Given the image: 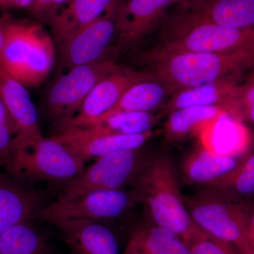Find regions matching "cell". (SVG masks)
Instances as JSON below:
<instances>
[{"label":"cell","mask_w":254,"mask_h":254,"mask_svg":"<svg viewBox=\"0 0 254 254\" xmlns=\"http://www.w3.org/2000/svg\"><path fill=\"white\" fill-rule=\"evenodd\" d=\"M199 136L201 146L225 156H244L252 142L250 132L242 120L227 113L200 132Z\"/></svg>","instance_id":"obj_17"},{"label":"cell","mask_w":254,"mask_h":254,"mask_svg":"<svg viewBox=\"0 0 254 254\" xmlns=\"http://www.w3.org/2000/svg\"><path fill=\"white\" fill-rule=\"evenodd\" d=\"M206 190L235 201L254 195V154L247 155L231 173L206 186Z\"/></svg>","instance_id":"obj_27"},{"label":"cell","mask_w":254,"mask_h":254,"mask_svg":"<svg viewBox=\"0 0 254 254\" xmlns=\"http://www.w3.org/2000/svg\"><path fill=\"white\" fill-rule=\"evenodd\" d=\"M85 163L53 137L43 138L31 148L15 152L8 174L26 184L44 182L62 188L83 171Z\"/></svg>","instance_id":"obj_6"},{"label":"cell","mask_w":254,"mask_h":254,"mask_svg":"<svg viewBox=\"0 0 254 254\" xmlns=\"http://www.w3.org/2000/svg\"><path fill=\"white\" fill-rule=\"evenodd\" d=\"M117 34L115 11L86 25L58 44L60 68L69 70L105 59Z\"/></svg>","instance_id":"obj_10"},{"label":"cell","mask_w":254,"mask_h":254,"mask_svg":"<svg viewBox=\"0 0 254 254\" xmlns=\"http://www.w3.org/2000/svg\"><path fill=\"white\" fill-rule=\"evenodd\" d=\"M8 21L0 20V53L4 46L6 39V29H7Z\"/></svg>","instance_id":"obj_34"},{"label":"cell","mask_w":254,"mask_h":254,"mask_svg":"<svg viewBox=\"0 0 254 254\" xmlns=\"http://www.w3.org/2000/svg\"><path fill=\"white\" fill-rule=\"evenodd\" d=\"M173 4L175 0H120L115 10L119 48L136 46L160 22Z\"/></svg>","instance_id":"obj_14"},{"label":"cell","mask_w":254,"mask_h":254,"mask_svg":"<svg viewBox=\"0 0 254 254\" xmlns=\"http://www.w3.org/2000/svg\"><path fill=\"white\" fill-rule=\"evenodd\" d=\"M204 0H175V4L181 5L182 9H190Z\"/></svg>","instance_id":"obj_35"},{"label":"cell","mask_w":254,"mask_h":254,"mask_svg":"<svg viewBox=\"0 0 254 254\" xmlns=\"http://www.w3.org/2000/svg\"><path fill=\"white\" fill-rule=\"evenodd\" d=\"M151 156L141 147L97 159L62 187L57 200L73 199L92 190H126L132 187Z\"/></svg>","instance_id":"obj_7"},{"label":"cell","mask_w":254,"mask_h":254,"mask_svg":"<svg viewBox=\"0 0 254 254\" xmlns=\"http://www.w3.org/2000/svg\"><path fill=\"white\" fill-rule=\"evenodd\" d=\"M247 156H225L201 146L187 155L184 160V177L189 183L206 187L231 173Z\"/></svg>","instance_id":"obj_19"},{"label":"cell","mask_w":254,"mask_h":254,"mask_svg":"<svg viewBox=\"0 0 254 254\" xmlns=\"http://www.w3.org/2000/svg\"><path fill=\"white\" fill-rule=\"evenodd\" d=\"M46 205L43 195L27 184L0 173V236L18 222L37 218Z\"/></svg>","instance_id":"obj_15"},{"label":"cell","mask_w":254,"mask_h":254,"mask_svg":"<svg viewBox=\"0 0 254 254\" xmlns=\"http://www.w3.org/2000/svg\"><path fill=\"white\" fill-rule=\"evenodd\" d=\"M141 58L149 64L147 72L163 83L173 95L185 88L236 78L242 71L254 67V48L224 53L147 52Z\"/></svg>","instance_id":"obj_2"},{"label":"cell","mask_w":254,"mask_h":254,"mask_svg":"<svg viewBox=\"0 0 254 254\" xmlns=\"http://www.w3.org/2000/svg\"><path fill=\"white\" fill-rule=\"evenodd\" d=\"M71 0H35L29 10L37 18L49 23Z\"/></svg>","instance_id":"obj_31"},{"label":"cell","mask_w":254,"mask_h":254,"mask_svg":"<svg viewBox=\"0 0 254 254\" xmlns=\"http://www.w3.org/2000/svg\"><path fill=\"white\" fill-rule=\"evenodd\" d=\"M9 0H0V5L6 7H9Z\"/></svg>","instance_id":"obj_37"},{"label":"cell","mask_w":254,"mask_h":254,"mask_svg":"<svg viewBox=\"0 0 254 254\" xmlns=\"http://www.w3.org/2000/svg\"><path fill=\"white\" fill-rule=\"evenodd\" d=\"M131 187L153 225L173 232L187 245L205 233L187 210L176 168L168 155L151 156Z\"/></svg>","instance_id":"obj_1"},{"label":"cell","mask_w":254,"mask_h":254,"mask_svg":"<svg viewBox=\"0 0 254 254\" xmlns=\"http://www.w3.org/2000/svg\"><path fill=\"white\" fill-rule=\"evenodd\" d=\"M200 17L223 27L254 26V0H204L190 8Z\"/></svg>","instance_id":"obj_21"},{"label":"cell","mask_w":254,"mask_h":254,"mask_svg":"<svg viewBox=\"0 0 254 254\" xmlns=\"http://www.w3.org/2000/svg\"><path fill=\"white\" fill-rule=\"evenodd\" d=\"M129 242L145 254H191L181 237L155 225L137 229Z\"/></svg>","instance_id":"obj_26"},{"label":"cell","mask_w":254,"mask_h":254,"mask_svg":"<svg viewBox=\"0 0 254 254\" xmlns=\"http://www.w3.org/2000/svg\"><path fill=\"white\" fill-rule=\"evenodd\" d=\"M50 223L59 230L74 254H120L116 237L101 222L58 220Z\"/></svg>","instance_id":"obj_16"},{"label":"cell","mask_w":254,"mask_h":254,"mask_svg":"<svg viewBox=\"0 0 254 254\" xmlns=\"http://www.w3.org/2000/svg\"><path fill=\"white\" fill-rule=\"evenodd\" d=\"M138 203L133 190H97L68 200H56L47 204L37 218L51 222L58 220L102 222L123 216Z\"/></svg>","instance_id":"obj_8"},{"label":"cell","mask_w":254,"mask_h":254,"mask_svg":"<svg viewBox=\"0 0 254 254\" xmlns=\"http://www.w3.org/2000/svg\"><path fill=\"white\" fill-rule=\"evenodd\" d=\"M235 78H224L177 91L167 105V110L170 113L188 107L219 106L226 111L239 85Z\"/></svg>","instance_id":"obj_20"},{"label":"cell","mask_w":254,"mask_h":254,"mask_svg":"<svg viewBox=\"0 0 254 254\" xmlns=\"http://www.w3.org/2000/svg\"><path fill=\"white\" fill-rule=\"evenodd\" d=\"M16 125L0 98V165L9 173L14 154Z\"/></svg>","instance_id":"obj_28"},{"label":"cell","mask_w":254,"mask_h":254,"mask_svg":"<svg viewBox=\"0 0 254 254\" xmlns=\"http://www.w3.org/2000/svg\"><path fill=\"white\" fill-rule=\"evenodd\" d=\"M184 199L190 217L203 231L242 254H254L247 237L250 203L227 199L206 189Z\"/></svg>","instance_id":"obj_5"},{"label":"cell","mask_w":254,"mask_h":254,"mask_svg":"<svg viewBox=\"0 0 254 254\" xmlns=\"http://www.w3.org/2000/svg\"><path fill=\"white\" fill-rule=\"evenodd\" d=\"M150 77L151 75L147 71L118 66L95 85L78 113L61 123V128L88 126L113 109L128 88Z\"/></svg>","instance_id":"obj_11"},{"label":"cell","mask_w":254,"mask_h":254,"mask_svg":"<svg viewBox=\"0 0 254 254\" xmlns=\"http://www.w3.org/2000/svg\"><path fill=\"white\" fill-rule=\"evenodd\" d=\"M170 22L168 39L158 49L148 53H224L254 48V26L223 27L209 22L192 10L182 8Z\"/></svg>","instance_id":"obj_4"},{"label":"cell","mask_w":254,"mask_h":254,"mask_svg":"<svg viewBox=\"0 0 254 254\" xmlns=\"http://www.w3.org/2000/svg\"><path fill=\"white\" fill-rule=\"evenodd\" d=\"M118 66L113 60L104 59L76 66L60 75L47 96L50 118L63 123L74 117L95 85Z\"/></svg>","instance_id":"obj_9"},{"label":"cell","mask_w":254,"mask_h":254,"mask_svg":"<svg viewBox=\"0 0 254 254\" xmlns=\"http://www.w3.org/2000/svg\"><path fill=\"white\" fill-rule=\"evenodd\" d=\"M191 254H242L231 245L205 232L188 244Z\"/></svg>","instance_id":"obj_30"},{"label":"cell","mask_w":254,"mask_h":254,"mask_svg":"<svg viewBox=\"0 0 254 254\" xmlns=\"http://www.w3.org/2000/svg\"><path fill=\"white\" fill-rule=\"evenodd\" d=\"M156 118L151 113L118 111L107 113L86 128L104 134H139L152 131Z\"/></svg>","instance_id":"obj_23"},{"label":"cell","mask_w":254,"mask_h":254,"mask_svg":"<svg viewBox=\"0 0 254 254\" xmlns=\"http://www.w3.org/2000/svg\"><path fill=\"white\" fill-rule=\"evenodd\" d=\"M153 134V131L139 134H104L86 128L66 127L53 137L87 162L117 152L141 148Z\"/></svg>","instance_id":"obj_12"},{"label":"cell","mask_w":254,"mask_h":254,"mask_svg":"<svg viewBox=\"0 0 254 254\" xmlns=\"http://www.w3.org/2000/svg\"><path fill=\"white\" fill-rule=\"evenodd\" d=\"M120 0H71L49 24L55 42L60 44L75 32L113 12Z\"/></svg>","instance_id":"obj_18"},{"label":"cell","mask_w":254,"mask_h":254,"mask_svg":"<svg viewBox=\"0 0 254 254\" xmlns=\"http://www.w3.org/2000/svg\"><path fill=\"white\" fill-rule=\"evenodd\" d=\"M35 0H9V7L29 9Z\"/></svg>","instance_id":"obj_33"},{"label":"cell","mask_w":254,"mask_h":254,"mask_svg":"<svg viewBox=\"0 0 254 254\" xmlns=\"http://www.w3.org/2000/svg\"><path fill=\"white\" fill-rule=\"evenodd\" d=\"M247 237L251 244V242L254 240V206L252 204L250 205L247 218Z\"/></svg>","instance_id":"obj_32"},{"label":"cell","mask_w":254,"mask_h":254,"mask_svg":"<svg viewBox=\"0 0 254 254\" xmlns=\"http://www.w3.org/2000/svg\"><path fill=\"white\" fill-rule=\"evenodd\" d=\"M251 245H252V247H253L254 250V240L253 241H252V242H251Z\"/></svg>","instance_id":"obj_38"},{"label":"cell","mask_w":254,"mask_h":254,"mask_svg":"<svg viewBox=\"0 0 254 254\" xmlns=\"http://www.w3.org/2000/svg\"><path fill=\"white\" fill-rule=\"evenodd\" d=\"M227 113L219 106H194L170 113L165 129L169 140L181 139L190 133H198Z\"/></svg>","instance_id":"obj_22"},{"label":"cell","mask_w":254,"mask_h":254,"mask_svg":"<svg viewBox=\"0 0 254 254\" xmlns=\"http://www.w3.org/2000/svg\"><path fill=\"white\" fill-rule=\"evenodd\" d=\"M226 112L242 121L254 123V75L238 85Z\"/></svg>","instance_id":"obj_29"},{"label":"cell","mask_w":254,"mask_h":254,"mask_svg":"<svg viewBox=\"0 0 254 254\" xmlns=\"http://www.w3.org/2000/svg\"><path fill=\"white\" fill-rule=\"evenodd\" d=\"M15 224L0 236V254H46V237L32 222Z\"/></svg>","instance_id":"obj_25"},{"label":"cell","mask_w":254,"mask_h":254,"mask_svg":"<svg viewBox=\"0 0 254 254\" xmlns=\"http://www.w3.org/2000/svg\"><path fill=\"white\" fill-rule=\"evenodd\" d=\"M123 254H145L144 252H142L140 249L136 247L131 242H128V245H127L126 250Z\"/></svg>","instance_id":"obj_36"},{"label":"cell","mask_w":254,"mask_h":254,"mask_svg":"<svg viewBox=\"0 0 254 254\" xmlns=\"http://www.w3.org/2000/svg\"><path fill=\"white\" fill-rule=\"evenodd\" d=\"M168 94V88L152 76L128 88L118 104L107 113L118 111L151 113Z\"/></svg>","instance_id":"obj_24"},{"label":"cell","mask_w":254,"mask_h":254,"mask_svg":"<svg viewBox=\"0 0 254 254\" xmlns=\"http://www.w3.org/2000/svg\"><path fill=\"white\" fill-rule=\"evenodd\" d=\"M0 98L16 125L14 153L31 148L44 137L38 121V114L27 87L0 68Z\"/></svg>","instance_id":"obj_13"},{"label":"cell","mask_w":254,"mask_h":254,"mask_svg":"<svg viewBox=\"0 0 254 254\" xmlns=\"http://www.w3.org/2000/svg\"><path fill=\"white\" fill-rule=\"evenodd\" d=\"M54 40L41 25L8 21L6 39L0 53V68L26 87H38L55 63Z\"/></svg>","instance_id":"obj_3"}]
</instances>
